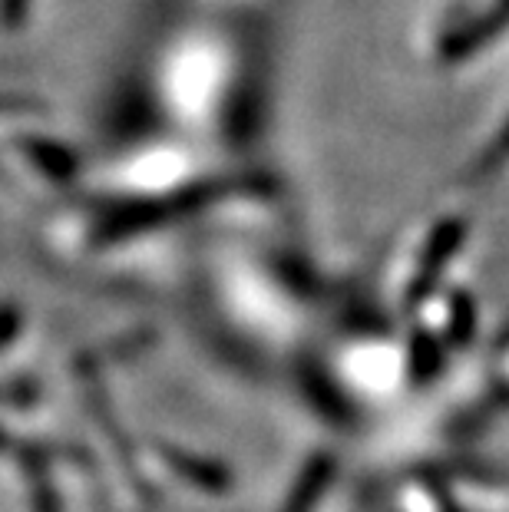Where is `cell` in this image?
Wrapping results in <instances>:
<instances>
[{"label":"cell","mask_w":509,"mask_h":512,"mask_svg":"<svg viewBox=\"0 0 509 512\" xmlns=\"http://www.w3.org/2000/svg\"><path fill=\"white\" fill-rule=\"evenodd\" d=\"M503 159H509V126H506V133L496 139V146L490 152V166H500Z\"/></svg>","instance_id":"obj_1"}]
</instances>
